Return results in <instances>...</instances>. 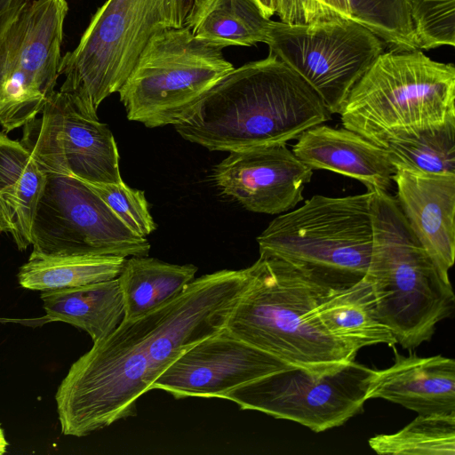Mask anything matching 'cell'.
Returning <instances> with one entry per match:
<instances>
[{"label":"cell","mask_w":455,"mask_h":455,"mask_svg":"<svg viewBox=\"0 0 455 455\" xmlns=\"http://www.w3.org/2000/svg\"><path fill=\"white\" fill-rule=\"evenodd\" d=\"M251 267L195 278L179 295L124 319L70 366L55 400L64 435L82 437L137 414V400L185 351L225 328Z\"/></svg>","instance_id":"1"},{"label":"cell","mask_w":455,"mask_h":455,"mask_svg":"<svg viewBox=\"0 0 455 455\" xmlns=\"http://www.w3.org/2000/svg\"><path fill=\"white\" fill-rule=\"evenodd\" d=\"M331 116L316 92L268 54L230 71L174 127L186 140L231 152L286 144Z\"/></svg>","instance_id":"2"},{"label":"cell","mask_w":455,"mask_h":455,"mask_svg":"<svg viewBox=\"0 0 455 455\" xmlns=\"http://www.w3.org/2000/svg\"><path fill=\"white\" fill-rule=\"evenodd\" d=\"M225 330L283 362L316 372L355 361L357 351L331 335L315 315L323 290L287 263L259 256Z\"/></svg>","instance_id":"3"},{"label":"cell","mask_w":455,"mask_h":455,"mask_svg":"<svg viewBox=\"0 0 455 455\" xmlns=\"http://www.w3.org/2000/svg\"><path fill=\"white\" fill-rule=\"evenodd\" d=\"M372 249L366 274L382 323L411 349L454 311L455 296L409 226L395 196L371 191Z\"/></svg>","instance_id":"4"},{"label":"cell","mask_w":455,"mask_h":455,"mask_svg":"<svg viewBox=\"0 0 455 455\" xmlns=\"http://www.w3.org/2000/svg\"><path fill=\"white\" fill-rule=\"evenodd\" d=\"M371 192L315 195L275 218L257 237L259 256L280 259L327 291L353 286L368 272Z\"/></svg>","instance_id":"5"},{"label":"cell","mask_w":455,"mask_h":455,"mask_svg":"<svg viewBox=\"0 0 455 455\" xmlns=\"http://www.w3.org/2000/svg\"><path fill=\"white\" fill-rule=\"evenodd\" d=\"M343 127L387 143L455 119V67L420 50L383 52L355 84L339 114Z\"/></svg>","instance_id":"6"},{"label":"cell","mask_w":455,"mask_h":455,"mask_svg":"<svg viewBox=\"0 0 455 455\" xmlns=\"http://www.w3.org/2000/svg\"><path fill=\"white\" fill-rule=\"evenodd\" d=\"M185 0H107L92 16L77 46L61 57L60 91L96 110L119 91L157 33L185 26Z\"/></svg>","instance_id":"7"},{"label":"cell","mask_w":455,"mask_h":455,"mask_svg":"<svg viewBox=\"0 0 455 455\" xmlns=\"http://www.w3.org/2000/svg\"><path fill=\"white\" fill-rule=\"evenodd\" d=\"M220 46L184 26L155 35L119 91L127 118L155 128L182 122L235 68Z\"/></svg>","instance_id":"8"},{"label":"cell","mask_w":455,"mask_h":455,"mask_svg":"<svg viewBox=\"0 0 455 455\" xmlns=\"http://www.w3.org/2000/svg\"><path fill=\"white\" fill-rule=\"evenodd\" d=\"M269 53L296 71L321 97L327 110L339 114L348 94L385 44L347 19L309 23L271 20Z\"/></svg>","instance_id":"9"},{"label":"cell","mask_w":455,"mask_h":455,"mask_svg":"<svg viewBox=\"0 0 455 455\" xmlns=\"http://www.w3.org/2000/svg\"><path fill=\"white\" fill-rule=\"evenodd\" d=\"M66 0L29 1L0 43V124L5 132L36 117L55 92Z\"/></svg>","instance_id":"10"},{"label":"cell","mask_w":455,"mask_h":455,"mask_svg":"<svg viewBox=\"0 0 455 455\" xmlns=\"http://www.w3.org/2000/svg\"><path fill=\"white\" fill-rule=\"evenodd\" d=\"M30 256H148L135 235L80 179L46 174L31 228Z\"/></svg>","instance_id":"11"},{"label":"cell","mask_w":455,"mask_h":455,"mask_svg":"<svg viewBox=\"0 0 455 455\" xmlns=\"http://www.w3.org/2000/svg\"><path fill=\"white\" fill-rule=\"evenodd\" d=\"M374 373L355 360L324 372L290 366L236 387L221 399L319 433L343 425L363 409Z\"/></svg>","instance_id":"12"},{"label":"cell","mask_w":455,"mask_h":455,"mask_svg":"<svg viewBox=\"0 0 455 455\" xmlns=\"http://www.w3.org/2000/svg\"><path fill=\"white\" fill-rule=\"evenodd\" d=\"M39 115L23 125L20 143L45 174L89 182L122 180L116 140L95 108L55 91Z\"/></svg>","instance_id":"13"},{"label":"cell","mask_w":455,"mask_h":455,"mask_svg":"<svg viewBox=\"0 0 455 455\" xmlns=\"http://www.w3.org/2000/svg\"><path fill=\"white\" fill-rule=\"evenodd\" d=\"M279 358L221 331L180 355L150 386L177 399L220 398L228 392L290 367Z\"/></svg>","instance_id":"14"},{"label":"cell","mask_w":455,"mask_h":455,"mask_svg":"<svg viewBox=\"0 0 455 455\" xmlns=\"http://www.w3.org/2000/svg\"><path fill=\"white\" fill-rule=\"evenodd\" d=\"M312 176L313 170L286 144L231 151L212 175L222 193L246 210L271 215L287 212L301 202Z\"/></svg>","instance_id":"15"},{"label":"cell","mask_w":455,"mask_h":455,"mask_svg":"<svg viewBox=\"0 0 455 455\" xmlns=\"http://www.w3.org/2000/svg\"><path fill=\"white\" fill-rule=\"evenodd\" d=\"M397 204L409 226L443 275L455 258V174L395 170Z\"/></svg>","instance_id":"16"},{"label":"cell","mask_w":455,"mask_h":455,"mask_svg":"<svg viewBox=\"0 0 455 455\" xmlns=\"http://www.w3.org/2000/svg\"><path fill=\"white\" fill-rule=\"evenodd\" d=\"M291 151L313 171L328 170L355 179L367 191L388 192L394 183L386 149L345 127L313 126L298 138Z\"/></svg>","instance_id":"17"},{"label":"cell","mask_w":455,"mask_h":455,"mask_svg":"<svg viewBox=\"0 0 455 455\" xmlns=\"http://www.w3.org/2000/svg\"><path fill=\"white\" fill-rule=\"evenodd\" d=\"M394 351V364L375 370L368 399H385L420 415L455 412V361L440 355L404 356Z\"/></svg>","instance_id":"18"},{"label":"cell","mask_w":455,"mask_h":455,"mask_svg":"<svg viewBox=\"0 0 455 455\" xmlns=\"http://www.w3.org/2000/svg\"><path fill=\"white\" fill-rule=\"evenodd\" d=\"M315 315L331 335L357 352L367 346L385 344L394 347L396 344L379 318L366 276L351 287L323 296Z\"/></svg>","instance_id":"19"},{"label":"cell","mask_w":455,"mask_h":455,"mask_svg":"<svg viewBox=\"0 0 455 455\" xmlns=\"http://www.w3.org/2000/svg\"><path fill=\"white\" fill-rule=\"evenodd\" d=\"M49 322L69 323L98 341L112 332L124 316L117 277L82 286L44 291L40 294Z\"/></svg>","instance_id":"20"},{"label":"cell","mask_w":455,"mask_h":455,"mask_svg":"<svg viewBox=\"0 0 455 455\" xmlns=\"http://www.w3.org/2000/svg\"><path fill=\"white\" fill-rule=\"evenodd\" d=\"M46 183V174L19 140L0 132V199L12 226V235L20 251L31 243L36 209Z\"/></svg>","instance_id":"21"},{"label":"cell","mask_w":455,"mask_h":455,"mask_svg":"<svg viewBox=\"0 0 455 455\" xmlns=\"http://www.w3.org/2000/svg\"><path fill=\"white\" fill-rule=\"evenodd\" d=\"M271 20L253 0H196L185 26L221 48L266 43Z\"/></svg>","instance_id":"22"},{"label":"cell","mask_w":455,"mask_h":455,"mask_svg":"<svg viewBox=\"0 0 455 455\" xmlns=\"http://www.w3.org/2000/svg\"><path fill=\"white\" fill-rule=\"evenodd\" d=\"M192 264H171L148 256L126 259L117 276L124 319L139 316L179 295L196 278Z\"/></svg>","instance_id":"23"},{"label":"cell","mask_w":455,"mask_h":455,"mask_svg":"<svg viewBox=\"0 0 455 455\" xmlns=\"http://www.w3.org/2000/svg\"><path fill=\"white\" fill-rule=\"evenodd\" d=\"M125 259L106 255L29 256L17 278L21 287L32 291L73 288L116 278Z\"/></svg>","instance_id":"24"},{"label":"cell","mask_w":455,"mask_h":455,"mask_svg":"<svg viewBox=\"0 0 455 455\" xmlns=\"http://www.w3.org/2000/svg\"><path fill=\"white\" fill-rule=\"evenodd\" d=\"M394 172L398 169L455 174V119L389 141L385 148Z\"/></svg>","instance_id":"25"},{"label":"cell","mask_w":455,"mask_h":455,"mask_svg":"<svg viewBox=\"0 0 455 455\" xmlns=\"http://www.w3.org/2000/svg\"><path fill=\"white\" fill-rule=\"evenodd\" d=\"M378 454L454 455L455 412L420 415L394 434L369 439Z\"/></svg>","instance_id":"26"},{"label":"cell","mask_w":455,"mask_h":455,"mask_svg":"<svg viewBox=\"0 0 455 455\" xmlns=\"http://www.w3.org/2000/svg\"><path fill=\"white\" fill-rule=\"evenodd\" d=\"M350 19L389 50H417L410 0H349Z\"/></svg>","instance_id":"27"},{"label":"cell","mask_w":455,"mask_h":455,"mask_svg":"<svg viewBox=\"0 0 455 455\" xmlns=\"http://www.w3.org/2000/svg\"><path fill=\"white\" fill-rule=\"evenodd\" d=\"M419 50L455 45V0H410Z\"/></svg>","instance_id":"28"},{"label":"cell","mask_w":455,"mask_h":455,"mask_svg":"<svg viewBox=\"0 0 455 455\" xmlns=\"http://www.w3.org/2000/svg\"><path fill=\"white\" fill-rule=\"evenodd\" d=\"M135 235L146 237L156 229L144 191L116 183L83 180Z\"/></svg>","instance_id":"29"},{"label":"cell","mask_w":455,"mask_h":455,"mask_svg":"<svg viewBox=\"0 0 455 455\" xmlns=\"http://www.w3.org/2000/svg\"><path fill=\"white\" fill-rule=\"evenodd\" d=\"M264 16L275 13L286 23H309L326 19L316 0H253Z\"/></svg>","instance_id":"30"},{"label":"cell","mask_w":455,"mask_h":455,"mask_svg":"<svg viewBox=\"0 0 455 455\" xmlns=\"http://www.w3.org/2000/svg\"><path fill=\"white\" fill-rule=\"evenodd\" d=\"M28 0H0V43Z\"/></svg>","instance_id":"31"},{"label":"cell","mask_w":455,"mask_h":455,"mask_svg":"<svg viewBox=\"0 0 455 455\" xmlns=\"http://www.w3.org/2000/svg\"><path fill=\"white\" fill-rule=\"evenodd\" d=\"M327 19H350L349 0H317Z\"/></svg>","instance_id":"32"},{"label":"cell","mask_w":455,"mask_h":455,"mask_svg":"<svg viewBox=\"0 0 455 455\" xmlns=\"http://www.w3.org/2000/svg\"><path fill=\"white\" fill-rule=\"evenodd\" d=\"M12 226L5 206L0 199V233H12Z\"/></svg>","instance_id":"33"},{"label":"cell","mask_w":455,"mask_h":455,"mask_svg":"<svg viewBox=\"0 0 455 455\" xmlns=\"http://www.w3.org/2000/svg\"><path fill=\"white\" fill-rule=\"evenodd\" d=\"M7 446H8V442L6 441L4 430L0 424V455L5 453Z\"/></svg>","instance_id":"34"},{"label":"cell","mask_w":455,"mask_h":455,"mask_svg":"<svg viewBox=\"0 0 455 455\" xmlns=\"http://www.w3.org/2000/svg\"><path fill=\"white\" fill-rule=\"evenodd\" d=\"M31 321L32 319H28ZM28 319H10V318H1L0 317V323H24L25 322H28Z\"/></svg>","instance_id":"35"},{"label":"cell","mask_w":455,"mask_h":455,"mask_svg":"<svg viewBox=\"0 0 455 455\" xmlns=\"http://www.w3.org/2000/svg\"><path fill=\"white\" fill-rule=\"evenodd\" d=\"M196 0H185V2L187 3L188 6L190 8H192L194 3H195Z\"/></svg>","instance_id":"36"},{"label":"cell","mask_w":455,"mask_h":455,"mask_svg":"<svg viewBox=\"0 0 455 455\" xmlns=\"http://www.w3.org/2000/svg\"><path fill=\"white\" fill-rule=\"evenodd\" d=\"M316 2L318 3V1L316 0ZM319 4V3H318ZM320 5V4H319ZM321 7V6H320ZM322 9V8H321ZM324 13V12H323ZM326 16V15H325ZM327 18V17H326Z\"/></svg>","instance_id":"37"},{"label":"cell","mask_w":455,"mask_h":455,"mask_svg":"<svg viewBox=\"0 0 455 455\" xmlns=\"http://www.w3.org/2000/svg\"><path fill=\"white\" fill-rule=\"evenodd\" d=\"M28 1H30V0H28Z\"/></svg>","instance_id":"38"}]
</instances>
